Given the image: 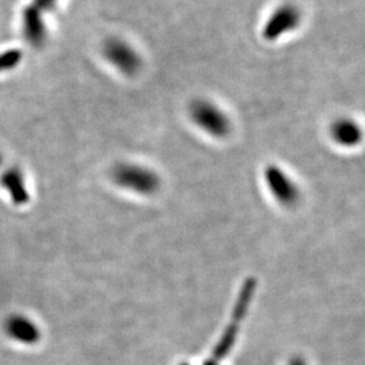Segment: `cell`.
<instances>
[{"instance_id": "4", "label": "cell", "mask_w": 365, "mask_h": 365, "mask_svg": "<svg viewBox=\"0 0 365 365\" xmlns=\"http://www.w3.org/2000/svg\"><path fill=\"white\" fill-rule=\"evenodd\" d=\"M300 19L302 15L297 6L283 4L277 10H274V13L267 21L262 30V36L268 41H274L299 26Z\"/></svg>"}, {"instance_id": "5", "label": "cell", "mask_w": 365, "mask_h": 365, "mask_svg": "<svg viewBox=\"0 0 365 365\" xmlns=\"http://www.w3.org/2000/svg\"><path fill=\"white\" fill-rule=\"evenodd\" d=\"M265 179L269 190L272 191L274 197L280 203L289 206L298 200L299 191L297 185L288 179L287 175L283 170H279L274 165H271L265 170Z\"/></svg>"}, {"instance_id": "8", "label": "cell", "mask_w": 365, "mask_h": 365, "mask_svg": "<svg viewBox=\"0 0 365 365\" xmlns=\"http://www.w3.org/2000/svg\"><path fill=\"white\" fill-rule=\"evenodd\" d=\"M0 185L10 194L15 205H25L29 202L25 178L18 168H10L0 176Z\"/></svg>"}, {"instance_id": "7", "label": "cell", "mask_w": 365, "mask_h": 365, "mask_svg": "<svg viewBox=\"0 0 365 365\" xmlns=\"http://www.w3.org/2000/svg\"><path fill=\"white\" fill-rule=\"evenodd\" d=\"M6 331L11 339L22 344H36L39 339L38 327L22 315H11L6 321Z\"/></svg>"}, {"instance_id": "12", "label": "cell", "mask_w": 365, "mask_h": 365, "mask_svg": "<svg viewBox=\"0 0 365 365\" xmlns=\"http://www.w3.org/2000/svg\"><path fill=\"white\" fill-rule=\"evenodd\" d=\"M291 365H306V364H304V361H303V360H302V359H299V357H298V359H294V360H292V363H291Z\"/></svg>"}, {"instance_id": "13", "label": "cell", "mask_w": 365, "mask_h": 365, "mask_svg": "<svg viewBox=\"0 0 365 365\" xmlns=\"http://www.w3.org/2000/svg\"><path fill=\"white\" fill-rule=\"evenodd\" d=\"M1 160H3V158H1V155H0V164H1Z\"/></svg>"}, {"instance_id": "2", "label": "cell", "mask_w": 365, "mask_h": 365, "mask_svg": "<svg viewBox=\"0 0 365 365\" xmlns=\"http://www.w3.org/2000/svg\"><path fill=\"white\" fill-rule=\"evenodd\" d=\"M190 114L195 125L210 135L215 138H225L229 135L232 129L229 118L211 102L197 99L190 107Z\"/></svg>"}, {"instance_id": "11", "label": "cell", "mask_w": 365, "mask_h": 365, "mask_svg": "<svg viewBox=\"0 0 365 365\" xmlns=\"http://www.w3.org/2000/svg\"><path fill=\"white\" fill-rule=\"evenodd\" d=\"M34 6L39 10H52L56 6V0H34Z\"/></svg>"}, {"instance_id": "10", "label": "cell", "mask_w": 365, "mask_h": 365, "mask_svg": "<svg viewBox=\"0 0 365 365\" xmlns=\"http://www.w3.org/2000/svg\"><path fill=\"white\" fill-rule=\"evenodd\" d=\"M22 61V53L18 49H9L0 53V73L15 69Z\"/></svg>"}, {"instance_id": "1", "label": "cell", "mask_w": 365, "mask_h": 365, "mask_svg": "<svg viewBox=\"0 0 365 365\" xmlns=\"http://www.w3.org/2000/svg\"><path fill=\"white\" fill-rule=\"evenodd\" d=\"M113 179L118 185L144 195L156 192L160 187V179L155 172L133 164H118L113 170Z\"/></svg>"}, {"instance_id": "6", "label": "cell", "mask_w": 365, "mask_h": 365, "mask_svg": "<svg viewBox=\"0 0 365 365\" xmlns=\"http://www.w3.org/2000/svg\"><path fill=\"white\" fill-rule=\"evenodd\" d=\"M24 37L33 48H41L46 41V26L38 7L29 6L24 11Z\"/></svg>"}, {"instance_id": "3", "label": "cell", "mask_w": 365, "mask_h": 365, "mask_svg": "<svg viewBox=\"0 0 365 365\" xmlns=\"http://www.w3.org/2000/svg\"><path fill=\"white\" fill-rule=\"evenodd\" d=\"M103 54L111 66L126 76L137 75L143 66L140 54L123 39H107L103 45Z\"/></svg>"}, {"instance_id": "9", "label": "cell", "mask_w": 365, "mask_h": 365, "mask_svg": "<svg viewBox=\"0 0 365 365\" xmlns=\"http://www.w3.org/2000/svg\"><path fill=\"white\" fill-rule=\"evenodd\" d=\"M331 137L342 146H356L363 140V130L354 120L339 119L331 126Z\"/></svg>"}]
</instances>
